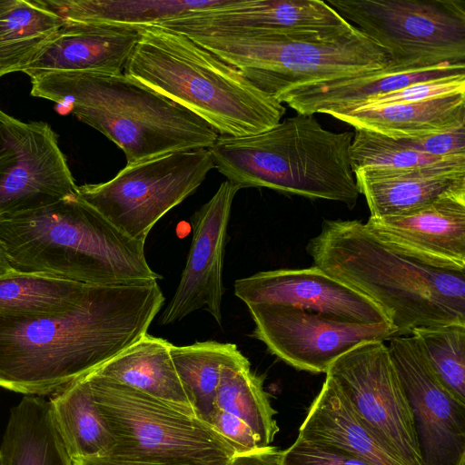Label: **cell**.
Returning a JSON list of instances; mask_svg holds the SVG:
<instances>
[{
	"mask_svg": "<svg viewBox=\"0 0 465 465\" xmlns=\"http://www.w3.org/2000/svg\"><path fill=\"white\" fill-rule=\"evenodd\" d=\"M276 97L298 85L386 67L391 56L355 26L327 31L188 36Z\"/></svg>",
	"mask_w": 465,
	"mask_h": 465,
	"instance_id": "52a82bcc",
	"label": "cell"
},
{
	"mask_svg": "<svg viewBox=\"0 0 465 465\" xmlns=\"http://www.w3.org/2000/svg\"><path fill=\"white\" fill-rule=\"evenodd\" d=\"M411 405L424 465H456L465 454V405L444 388L414 337L387 346Z\"/></svg>",
	"mask_w": 465,
	"mask_h": 465,
	"instance_id": "5bb4252c",
	"label": "cell"
},
{
	"mask_svg": "<svg viewBox=\"0 0 465 465\" xmlns=\"http://www.w3.org/2000/svg\"><path fill=\"white\" fill-rule=\"evenodd\" d=\"M282 450L269 446L253 451L235 454L227 465H282Z\"/></svg>",
	"mask_w": 465,
	"mask_h": 465,
	"instance_id": "74e56055",
	"label": "cell"
},
{
	"mask_svg": "<svg viewBox=\"0 0 465 465\" xmlns=\"http://www.w3.org/2000/svg\"><path fill=\"white\" fill-rule=\"evenodd\" d=\"M90 284L14 270L0 277V314L40 315L75 305Z\"/></svg>",
	"mask_w": 465,
	"mask_h": 465,
	"instance_id": "4dcf8cb0",
	"label": "cell"
},
{
	"mask_svg": "<svg viewBox=\"0 0 465 465\" xmlns=\"http://www.w3.org/2000/svg\"><path fill=\"white\" fill-rule=\"evenodd\" d=\"M76 189L52 128L0 110V219L53 204Z\"/></svg>",
	"mask_w": 465,
	"mask_h": 465,
	"instance_id": "4fadbf2b",
	"label": "cell"
},
{
	"mask_svg": "<svg viewBox=\"0 0 465 465\" xmlns=\"http://www.w3.org/2000/svg\"><path fill=\"white\" fill-rule=\"evenodd\" d=\"M49 404L72 461L110 455L114 441L96 408L85 376L54 393Z\"/></svg>",
	"mask_w": 465,
	"mask_h": 465,
	"instance_id": "4316f807",
	"label": "cell"
},
{
	"mask_svg": "<svg viewBox=\"0 0 465 465\" xmlns=\"http://www.w3.org/2000/svg\"><path fill=\"white\" fill-rule=\"evenodd\" d=\"M263 380L251 370V364L240 351L221 369L214 408L233 415L252 431L260 448L271 446L279 427L273 418Z\"/></svg>",
	"mask_w": 465,
	"mask_h": 465,
	"instance_id": "83f0119b",
	"label": "cell"
},
{
	"mask_svg": "<svg viewBox=\"0 0 465 465\" xmlns=\"http://www.w3.org/2000/svg\"><path fill=\"white\" fill-rule=\"evenodd\" d=\"M345 21L412 66L465 64L464 0H327Z\"/></svg>",
	"mask_w": 465,
	"mask_h": 465,
	"instance_id": "9c48e42d",
	"label": "cell"
},
{
	"mask_svg": "<svg viewBox=\"0 0 465 465\" xmlns=\"http://www.w3.org/2000/svg\"><path fill=\"white\" fill-rule=\"evenodd\" d=\"M223 0H33L64 22L154 25Z\"/></svg>",
	"mask_w": 465,
	"mask_h": 465,
	"instance_id": "484cf974",
	"label": "cell"
},
{
	"mask_svg": "<svg viewBox=\"0 0 465 465\" xmlns=\"http://www.w3.org/2000/svg\"><path fill=\"white\" fill-rule=\"evenodd\" d=\"M298 437L335 447L370 465H403L361 421L327 375L299 429Z\"/></svg>",
	"mask_w": 465,
	"mask_h": 465,
	"instance_id": "7402d4cb",
	"label": "cell"
},
{
	"mask_svg": "<svg viewBox=\"0 0 465 465\" xmlns=\"http://www.w3.org/2000/svg\"><path fill=\"white\" fill-rule=\"evenodd\" d=\"M213 168L208 148L170 153L126 164L113 179L76 191L118 230L145 242L153 225L194 193Z\"/></svg>",
	"mask_w": 465,
	"mask_h": 465,
	"instance_id": "30bf717a",
	"label": "cell"
},
{
	"mask_svg": "<svg viewBox=\"0 0 465 465\" xmlns=\"http://www.w3.org/2000/svg\"><path fill=\"white\" fill-rule=\"evenodd\" d=\"M353 173L360 169L406 170L429 166H465V155L434 156L411 149L397 140L355 129L351 145Z\"/></svg>",
	"mask_w": 465,
	"mask_h": 465,
	"instance_id": "1f68e13d",
	"label": "cell"
},
{
	"mask_svg": "<svg viewBox=\"0 0 465 465\" xmlns=\"http://www.w3.org/2000/svg\"><path fill=\"white\" fill-rule=\"evenodd\" d=\"M397 141L411 149L434 156L465 155V125L444 133Z\"/></svg>",
	"mask_w": 465,
	"mask_h": 465,
	"instance_id": "d590c367",
	"label": "cell"
},
{
	"mask_svg": "<svg viewBox=\"0 0 465 465\" xmlns=\"http://www.w3.org/2000/svg\"><path fill=\"white\" fill-rule=\"evenodd\" d=\"M124 74L188 109L220 136L266 131L286 109L237 69L188 36L142 25Z\"/></svg>",
	"mask_w": 465,
	"mask_h": 465,
	"instance_id": "277c9868",
	"label": "cell"
},
{
	"mask_svg": "<svg viewBox=\"0 0 465 465\" xmlns=\"http://www.w3.org/2000/svg\"><path fill=\"white\" fill-rule=\"evenodd\" d=\"M306 250L314 266L379 305L397 336L418 328L465 324V271L435 268L406 256L361 221H324Z\"/></svg>",
	"mask_w": 465,
	"mask_h": 465,
	"instance_id": "7a4b0ae2",
	"label": "cell"
},
{
	"mask_svg": "<svg viewBox=\"0 0 465 465\" xmlns=\"http://www.w3.org/2000/svg\"><path fill=\"white\" fill-rule=\"evenodd\" d=\"M171 345L146 333L94 371L195 416L175 371Z\"/></svg>",
	"mask_w": 465,
	"mask_h": 465,
	"instance_id": "cb8c5ba5",
	"label": "cell"
},
{
	"mask_svg": "<svg viewBox=\"0 0 465 465\" xmlns=\"http://www.w3.org/2000/svg\"><path fill=\"white\" fill-rule=\"evenodd\" d=\"M0 242L12 267L93 285H139L162 276L144 242L110 223L77 191L62 200L0 219Z\"/></svg>",
	"mask_w": 465,
	"mask_h": 465,
	"instance_id": "3957f363",
	"label": "cell"
},
{
	"mask_svg": "<svg viewBox=\"0 0 465 465\" xmlns=\"http://www.w3.org/2000/svg\"><path fill=\"white\" fill-rule=\"evenodd\" d=\"M234 294L246 305L277 304L352 322L391 323L374 302L314 265L260 272L238 279Z\"/></svg>",
	"mask_w": 465,
	"mask_h": 465,
	"instance_id": "e0dca14e",
	"label": "cell"
},
{
	"mask_svg": "<svg viewBox=\"0 0 465 465\" xmlns=\"http://www.w3.org/2000/svg\"><path fill=\"white\" fill-rule=\"evenodd\" d=\"M85 378L114 441L108 457L139 463L227 465L236 454L197 417L94 371Z\"/></svg>",
	"mask_w": 465,
	"mask_h": 465,
	"instance_id": "ba28073f",
	"label": "cell"
},
{
	"mask_svg": "<svg viewBox=\"0 0 465 465\" xmlns=\"http://www.w3.org/2000/svg\"><path fill=\"white\" fill-rule=\"evenodd\" d=\"M0 465H73L55 426L49 401L25 396L10 412Z\"/></svg>",
	"mask_w": 465,
	"mask_h": 465,
	"instance_id": "d4e9b609",
	"label": "cell"
},
{
	"mask_svg": "<svg viewBox=\"0 0 465 465\" xmlns=\"http://www.w3.org/2000/svg\"><path fill=\"white\" fill-rule=\"evenodd\" d=\"M164 300L157 282L90 284L65 311L0 314V387L25 396L54 395L146 334Z\"/></svg>",
	"mask_w": 465,
	"mask_h": 465,
	"instance_id": "6da1fadb",
	"label": "cell"
},
{
	"mask_svg": "<svg viewBox=\"0 0 465 465\" xmlns=\"http://www.w3.org/2000/svg\"><path fill=\"white\" fill-rule=\"evenodd\" d=\"M171 357L194 415L210 424L221 369L235 356L236 344L214 341L171 345Z\"/></svg>",
	"mask_w": 465,
	"mask_h": 465,
	"instance_id": "f546056e",
	"label": "cell"
},
{
	"mask_svg": "<svg viewBox=\"0 0 465 465\" xmlns=\"http://www.w3.org/2000/svg\"><path fill=\"white\" fill-rule=\"evenodd\" d=\"M241 188L226 180L192 218L193 238L176 291L160 323L172 324L204 308L222 324L223 267L232 204Z\"/></svg>",
	"mask_w": 465,
	"mask_h": 465,
	"instance_id": "9a60e30c",
	"label": "cell"
},
{
	"mask_svg": "<svg viewBox=\"0 0 465 465\" xmlns=\"http://www.w3.org/2000/svg\"><path fill=\"white\" fill-rule=\"evenodd\" d=\"M411 336L444 388L465 405V324L418 328Z\"/></svg>",
	"mask_w": 465,
	"mask_h": 465,
	"instance_id": "d6a6232c",
	"label": "cell"
},
{
	"mask_svg": "<svg viewBox=\"0 0 465 465\" xmlns=\"http://www.w3.org/2000/svg\"><path fill=\"white\" fill-rule=\"evenodd\" d=\"M326 375L361 421L403 465H424L413 413L384 341L353 348Z\"/></svg>",
	"mask_w": 465,
	"mask_h": 465,
	"instance_id": "8fae6325",
	"label": "cell"
},
{
	"mask_svg": "<svg viewBox=\"0 0 465 465\" xmlns=\"http://www.w3.org/2000/svg\"><path fill=\"white\" fill-rule=\"evenodd\" d=\"M465 74V64L445 63L430 67L391 62L384 68L335 80L292 87L276 99L299 114L346 113L366 100L411 84Z\"/></svg>",
	"mask_w": 465,
	"mask_h": 465,
	"instance_id": "ffe728a7",
	"label": "cell"
},
{
	"mask_svg": "<svg viewBox=\"0 0 465 465\" xmlns=\"http://www.w3.org/2000/svg\"><path fill=\"white\" fill-rule=\"evenodd\" d=\"M13 0H0V10L8 6Z\"/></svg>",
	"mask_w": 465,
	"mask_h": 465,
	"instance_id": "60d3db41",
	"label": "cell"
},
{
	"mask_svg": "<svg viewBox=\"0 0 465 465\" xmlns=\"http://www.w3.org/2000/svg\"><path fill=\"white\" fill-rule=\"evenodd\" d=\"M210 425L230 444L236 454L262 449L251 429L230 413L214 408Z\"/></svg>",
	"mask_w": 465,
	"mask_h": 465,
	"instance_id": "8d00e7d4",
	"label": "cell"
},
{
	"mask_svg": "<svg viewBox=\"0 0 465 465\" xmlns=\"http://www.w3.org/2000/svg\"><path fill=\"white\" fill-rule=\"evenodd\" d=\"M365 225L406 256L435 268L465 271V193L399 214L370 216Z\"/></svg>",
	"mask_w": 465,
	"mask_h": 465,
	"instance_id": "ac0fdd59",
	"label": "cell"
},
{
	"mask_svg": "<svg viewBox=\"0 0 465 465\" xmlns=\"http://www.w3.org/2000/svg\"><path fill=\"white\" fill-rule=\"evenodd\" d=\"M252 335L269 351L301 371L326 373L341 356L360 344L397 336L391 323H358L289 306L247 305Z\"/></svg>",
	"mask_w": 465,
	"mask_h": 465,
	"instance_id": "7c38bea8",
	"label": "cell"
},
{
	"mask_svg": "<svg viewBox=\"0 0 465 465\" xmlns=\"http://www.w3.org/2000/svg\"><path fill=\"white\" fill-rule=\"evenodd\" d=\"M15 269L12 267L8 255L3 246V244L0 242V277L8 274Z\"/></svg>",
	"mask_w": 465,
	"mask_h": 465,
	"instance_id": "ab89813d",
	"label": "cell"
},
{
	"mask_svg": "<svg viewBox=\"0 0 465 465\" xmlns=\"http://www.w3.org/2000/svg\"><path fill=\"white\" fill-rule=\"evenodd\" d=\"M330 115L354 129H365L395 140L415 138L465 125V94L416 103L361 106Z\"/></svg>",
	"mask_w": 465,
	"mask_h": 465,
	"instance_id": "603a6c76",
	"label": "cell"
},
{
	"mask_svg": "<svg viewBox=\"0 0 465 465\" xmlns=\"http://www.w3.org/2000/svg\"><path fill=\"white\" fill-rule=\"evenodd\" d=\"M353 173L371 217L399 214L442 197L465 193V166L360 169Z\"/></svg>",
	"mask_w": 465,
	"mask_h": 465,
	"instance_id": "44dd1931",
	"label": "cell"
},
{
	"mask_svg": "<svg viewBox=\"0 0 465 465\" xmlns=\"http://www.w3.org/2000/svg\"><path fill=\"white\" fill-rule=\"evenodd\" d=\"M73 465H172V464H156V463H139L130 462L113 459L110 457H97L91 459H83L73 461Z\"/></svg>",
	"mask_w": 465,
	"mask_h": 465,
	"instance_id": "f35d334b",
	"label": "cell"
},
{
	"mask_svg": "<svg viewBox=\"0 0 465 465\" xmlns=\"http://www.w3.org/2000/svg\"><path fill=\"white\" fill-rule=\"evenodd\" d=\"M457 94H465V74L417 82L403 88L371 97L359 107L416 103Z\"/></svg>",
	"mask_w": 465,
	"mask_h": 465,
	"instance_id": "836d02e7",
	"label": "cell"
},
{
	"mask_svg": "<svg viewBox=\"0 0 465 465\" xmlns=\"http://www.w3.org/2000/svg\"><path fill=\"white\" fill-rule=\"evenodd\" d=\"M353 134L298 114L258 134L219 136L208 149L214 168L241 189L266 187L352 209L360 195L351 164Z\"/></svg>",
	"mask_w": 465,
	"mask_h": 465,
	"instance_id": "8992f818",
	"label": "cell"
},
{
	"mask_svg": "<svg viewBox=\"0 0 465 465\" xmlns=\"http://www.w3.org/2000/svg\"><path fill=\"white\" fill-rule=\"evenodd\" d=\"M138 39V26L64 22L23 73L122 74Z\"/></svg>",
	"mask_w": 465,
	"mask_h": 465,
	"instance_id": "d6986e66",
	"label": "cell"
},
{
	"mask_svg": "<svg viewBox=\"0 0 465 465\" xmlns=\"http://www.w3.org/2000/svg\"><path fill=\"white\" fill-rule=\"evenodd\" d=\"M350 25L321 0H223L156 25L186 36L327 31Z\"/></svg>",
	"mask_w": 465,
	"mask_h": 465,
	"instance_id": "2e32d148",
	"label": "cell"
},
{
	"mask_svg": "<svg viewBox=\"0 0 465 465\" xmlns=\"http://www.w3.org/2000/svg\"><path fill=\"white\" fill-rule=\"evenodd\" d=\"M31 83L33 96L68 108L122 149L127 164L210 148L220 136L188 109L124 73L57 72Z\"/></svg>",
	"mask_w": 465,
	"mask_h": 465,
	"instance_id": "5b68a950",
	"label": "cell"
},
{
	"mask_svg": "<svg viewBox=\"0 0 465 465\" xmlns=\"http://www.w3.org/2000/svg\"><path fill=\"white\" fill-rule=\"evenodd\" d=\"M456 465H465V454L461 455Z\"/></svg>",
	"mask_w": 465,
	"mask_h": 465,
	"instance_id": "b9f144b4",
	"label": "cell"
},
{
	"mask_svg": "<svg viewBox=\"0 0 465 465\" xmlns=\"http://www.w3.org/2000/svg\"><path fill=\"white\" fill-rule=\"evenodd\" d=\"M64 21L33 0H13L0 10V77L23 72Z\"/></svg>",
	"mask_w": 465,
	"mask_h": 465,
	"instance_id": "f1b7e54d",
	"label": "cell"
},
{
	"mask_svg": "<svg viewBox=\"0 0 465 465\" xmlns=\"http://www.w3.org/2000/svg\"><path fill=\"white\" fill-rule=\"evenodd\" d=\"M282 465H370L335 447L297 437L282 450Z\"/></svg>",
	"mask_w": 465,
	"mask_h": 465,
	"instance_id": "e575fe53",
	"label": "cell"
}]
</instances>
